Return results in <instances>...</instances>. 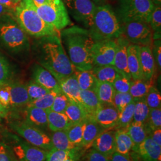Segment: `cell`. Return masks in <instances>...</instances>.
I'll use <instances>...</instances> for the list:
<instances>
[{
  "instance_id": "1",
  "label": "cell",
  "mask_w": 161,
  "mask_h": 161,
  "mask_svg": "<svg viewBox=\"0 0 161 161\" xmlns=\"http://www.w3.org/2000/svg\"><path fill=\"white\" fill-rule=\"evenodd\" d=\"M40 39L37 45V56L41 66L50 71L58 81L74 74L76 69L64 48L60 35Z\"/></svg>"
},
{
  "instance_id": "2",
  "label": "cell",
  "mask_w": 161,
  "mask_h": 161,
  "mask_svg": "<svg viewBox=\"0 0 161 161\" xmlns=\"http://www.w3.org/2000/svg\"><path fill=\"white\" fill-rule=\"evenodd\" d=\"M60 35L66 54L76 70H92V49L95 41L89 31L75 26L64 29Z\"/></svg>"
},
{
  "instance_id": "3",
  "label": "cell",
  "mask_w": 161,
  "mask_h": 161,
  "mask_svg": "<svg viewBox=\"0 0 161 161\" xmlns=\"http://www.w3.org/2000/svg\"><path fill=\"white\" fill-rule=\"evenodd\" d=\"M14 12L17 24L26 34L36 38L60 35V31L40 17L33 0H21Z\"/></svg>"
},
{
  "instance_id": "4",
  "label": "cell",
  "mask_w": 161,
  "mask_h": 161,
  "mask_svg": "<svg viewBox=\"0 0 161 161\" xmlns=\"http://www.w3.org/2000/svg\"><path fill=\"white\" fill-rule=\"evenodd\" d=\"M88 31L95 42L116 40L123 34L119 17L108 4L96 6L92 25Z\"/></svg>"
},
{
  "instance_id": "5",
  "label": "cell",
  "mask_w": 161,
  "mask_h": 161,
  "mask_svg": "<svg viewBox=\"0 0 161 161\" xmlns=\"http://www.w3.org/2000/svg\"><path fill=\"white\" fill-rule=\"evenodd\" d=\"M154 7L151 0H119L118 17L122 23L137 20L149 23Z\"/></svg>"
},
{
  "instance_id": "6",
  "label": "cell",
  "mask_w": 161,
  "mask_h": 161,
  "mask_svg": "<svg viewBox=\"0 0 161 161\" xmlns=\"http://www.w3.org/2000/svg\"><path fill=\"white\" fill-rule=\"evenodd\" d=\"M40 17L58 31L65 29L71 23L68 12L62 0H52L41 6H36Z\"/></svg>"
},
{
  "instance_id": "7",
  "label": "cell",
  "mask_w": 161,
  "mask_h": 161,
  "mask_svg": "<svg viewBox=\"0 0 161 161\" xmlns=\"http://www.w3.org/2000/svg\"><path fill=\"white\" fill-rule=\"evenodd\" d=\"M123 35L130 44L139 46L152 47L153 32L149 23L137 20L122 23Z\"/></svg>"
},
{
  "instance_id": "8",
  "label": "cell",
  "mask_w": 161,
  "mask_h": 161,
  "mask_svg": "<svg viewBox=\"0 0 161 161\" xmlns=\"http://www.w3.org/2000/svg\"><path fill=\"white\" fill-rule=\"evenodd\" d=\"M0 41L9 50L19 52L29 46L26 33L17 23L0 25Z\"/></svg>"
},
{
  "instance_id": "9",
  "label": "cell",
  "mask_w": 161,
  "mask_h": 161,
  "mask_svg": "<svg viewBox=\"0 0 161 161\" xmlns=\"http://www.w3.org/2000/svg\"><path fill=\"white\" fill-rule=\"evenodd\" d=\"M11 127L29 144L48 151L53 148L50 137L42 130L31 125L27 122H14L11 124Z\"/></svg>"
},
{
  "instance_id": "10",
  "label": "cell",
  "mask_w": 161,
  "mask_h": 161,
  "mask_svg": "<svg viewBox=\"0 0 161 161\" xmlns=\"http://www.w3.org/2000/svg\"><path fill=\"white\" fill-rule=\"evenodd\" d=\"M62 1L67 11L76 22L88 30L91 28L97 6L93 1L92 0H62Z\"/></svg>"
},
{
  "instance_id": "11",
  "label": "cell",
  "mask_w": 161,
  "mask_h": 161,
  "mask_svg": "<svg viewBox=\"0 0 161 161\" xmlns=\"http://www.w3.org/2000/svg\"><path fill=\"white\" fill-rule=\"evenodd\" d=\"M116 49L115 40L95 42L92 49L93 67L113 65Z\"/></svg>"
},
{
  "instance_id": "12",
  "label": "cell",
  "mask_w": 161,
  "mask_h": 161,
  "mask_svg": "<svg viewBox=\"0 0 161 161\" xmlns=\"http://www.w3.org/2000/svg\"><path fill=\"white\" fill-rule=\"evenodd\" d=\"M115 40L116 49L113 65L121 75L131 80V76L128 67L127 58V48L130 43L123 34Z\"/></svg>"
},
{
  "instance_id": "13",
  "label": "cell",
  "mask_w": 161,
  "mask_h": 161,
  "mask_svg": "<svg viewBox=\"0 0 161 161\" xmlns=\"http://www.w3.org/2000/svg\"><path fill=\"white\" fill-rule=\"evenodd\" d=\"M119 112L114 104H102L95 114L92 119L104 129L116 127Z\"/></svg>"
},
{
  "instance_id": "14",
  "label": "cell",
  "mask_w": 161,
  "mask_h": 161,
  "mask_svg": "<svg viewBox=\"0 0 161 161\" xmlns=\"http://www.w3.org/2000/svg\"><path fill=\"white\" fill-rule=\"evenodd\" d=\"M14 151L19 159L23 161H46L48 152L26 143L16 146Z\"/></svg>"
},
{
  "instance_id": "15",
  "label": "cell",
  "mask_w": 161,
  "mask_h": 161,
  "mask_svg": "<svg viewBox=\"0 0 161 161\" xmlns=\"http://www.w3.org/2000/svg\"><path fill=\"white\" fill-rule=\"evenodd\" d=\"M140 59L143 78L146 80H153L155 75L156 63L152 47L140 46Z\"/></svg>"
},
{
  "instance_id": "16",
  "label": "cell",
  "mask_w": 161,
  "mask_h": 161,
  "mask_svg": "<svg viewBox=\"0 0 161 161\" xmlns=\"http://www.w3.org/2000/svg\"><path fill=\"white\" fill-rule=\"evenodd\" d=\"M115 131H103L94 140L92 146L94 149L109 158L115 152Z\"/></svg>"
},
{
  "instance_id": "17",
  "label": "cell",
  "mask_w": 161,
  "mask_h": 161,
  "mask_svg": "<svg viewBox=\"0 0 161 161\" xmlns=\"http://www.w3.org/2000/svg\"><path fill=\"white\" fill-rule=\"evenodd\" d=\"M34 80L35 82L50 91L62 92L58 82L52 73L41 66H37L34 70Z\"/></svg>"
},
{
  "instance_id": "18",
  "label": "cell",
  "mask_w": 161,
  "mask_h": 161,
  "mask_svg": "<svg viewBox=\"0 0 161 161\" xmlns=\"http://www.w3.org/2000/svg\"><path fill=\"white\" fill-rule=\"evenodd\" d=\"M62 92L69 98L70 102L81 104L80 87L75 74L69 75L58 80Z\"/></svg>"
},
{
  "instance_id": "19",
  "label": "cell",
  "mask_w": 161,
  "mask_h": 161,
  "mask_svg": "<svg viewBox=\"0 0 161 161\" xmlns=\"http://www.w3.org/2000/svg\"><path fill=\"white\" fill-rule=\"evenodd\" d=\"M137 152L143 161H161V146L156 144L150 136L138 145Z\"/></svg>"
},
{
  "instance_id": "20",
  "label": "cell",
  "mask_w": 161,
  "mask_h": 161,
  "mask_svg": "<svg viewBox=\"0 0 161 161\" xmlns=\"http://www.w3.org/2000/svg\"><path fill=\"white\" fill-rule=\"evenodd\" d=\"M140 47L137 45L130 44L127 48L128 67L131 80L143 79L140 66Z\"/></svg>"
},
{
  "instance_id": "21",
  "label": "cell",
  "mask_w": 161,
  "mask_h": 161,
  "mask_svg": "<svg viewBox=\"0 0 161 161\" xmlns=\"http://www.w3.org/2000/svg\"><path fill=\"white\" fill-rule=\"evenodd\" d=\"M46 110L48 127L53 132L66 131L74 124L64 113H58L48 109Z\"/></svg>"
},
{
  "instance_id": "22",
  "label": "cell",
  "mask_w": 161,
  "mask_h": 161,
  "mask_svg": "<svg viewBox=\"0 0 161 161\" xmlns=\"http://www.w3.org/2000/svg\"><path fill=\"white\" fill-rule=\"evenodd\" d=\"M10 94V106L21 107L27 106L29 98L26 86L20 83L7 84Z\"/></svg>"
},
{
  "instance_id": "23",
  "label": "cell",
  "mask_w": 161,
  "mask_h": 161,
  "mask_svg": "<svg viewBox=\"0 0 161 161\" xmlns=\"http://www.w3.org/2000/svg\"><path fill=\"white\" fill-rule=\"evenodd\" d=\"M103 127L93 119H89L85 122V127L83 132V138L81 146L86 149L92 147L94 140L98 136L104 131Z\"/></svg>"
},
{
  "instance_id": "24",
  "label": "cell",
  "mask_w": 161,
  "mask_h": 161,
  "mask_svg": "<svg viewBox=\"0 0 161 161\" xmlns=\"http://www.w3.org/2000/svg\"><path fill=\"white\" fill-rule=\"evenodd\" d=\"M80 96L81 104L92 119L95 114L102 106L96 93L93 90H81Z\"/></svg>"
},
{
  "instance_id": "25",
  "label": "cell",
  "mask_w": 161,
  "mask_h": 161,
  "mask_svg": "<svg viewBox=\"0 0 161 161\" xmlns=\"http://www.w3.org/2000/svg\"><path fill=\"white\" fill-rule=\"evenodd\" d=\"M26 122L40 129L48 127L46 110L35 107H28L26 110Z\"/></svg>"
},
{
  "instance_id": "26",
  "label": "cell",
  "mask_w": 161,
  "mask_h": 161,
  "mask_svg": "<svg viewBox=\"0 0 161 161\" xmlns=\"http://www.w3.org/2000/svg\"><path fill=\"white\" fill-rule=\"evenodd\" d=\"M126 130L132 140V149H135L137 151L138 145L148 137L145 124L142 122L132 121L126 128Z\"/></svg>"
},
{
  "instance_id": "27",
  "label": "cell",
  "mask_w": 161,
  "mask_h": 161,
  "mask_svg": "<svg viewBox=\"0 0 161 161\" xmlns=\"http://www.w3.org/2000/svg\"><path fill=\"white\" fill-rule=\"evenodd\" d=\"M153 86V80L144 79L131 80L129 93L134 101L145 98L151 86Z\"/></svg>"
},
{
  "instance_id": "28",
  "label": "cell",
  "mask_w": 161,
  "mask_h": 161,
  "mask_svg": "<svg viewBox=\"0 0 161 161\" xmlns=\"http://www.w3.org/2000/svg\"><path fill=\"white\" fill-rule=\"evenodd\" d=\"M115 152L123 155H128L133 147L132 140L126 128H118L115 131Z\"/></svg>"
},
{
  "instance_id": "29",
  "label": "cell",
  "mask_w": 161,
  "mask_h": 161,
  "mask_svg": "<svg viewBox=\"0 0 161 161\" xmlns=\"http://www.w3.org/2000/svg\"><path fill=\"white\" fill-rule=\"evenodd\" d=\"M64 114L74 124L85 122L87 120L92 119L82 104L70 101L65 110Z\"/></svg>"
},
{
  "instance_id": "30",
  "label": "cell",
  "mask_w": 161,
  "mask_h": 161,
  "mask_svg": "<svg viewBox=\"0 0 161 161\" xmlns=\"http://www.w3.org/2000/svg\"><path fill=\"white\" fill-rule=\"evenodd\" d=\"M92 70L99 82H107L112 84L115 79L121 75L114 65L94 66Z\"/></svg>"
},
{
  "instance_id": "31",
  "label": "cell",
  "mask_w": 161,
  "mask_h": 161,
  "mask_svg": "<svg viewBox=\"0 0 161 161\" xmlns=\"http://www.w3.org/2000/svg\"><path fill=\"white\" fill-rule=\"evenodd\" d=\"M94 92L102 104H114L115 91L112 84L98 81Z\"/></svg>"
},
{
  "instance_id": "32",
  "label": "cell",
  "mask_w": 161,
  "mask_h": 161,
  "mask_svg": "<svg viewBox=\"0 0 161 161\" xmlns=\"http://www.w3.org/2000/svg\"><path fill=\"white\" fill-rule=\"evenodd\" d=\"M75 75L81 90H95L98 80L92 70H76Z\"/></svg>"
},
{
  "instance_id": "33",
  "label": "cell",
  "mask_w": 161,
  "mask_h": 161,
  "mask_svg": "<svg viewBox=\"0 0 161 161\" xmlns=\"http://www.w3.org/2000/svg\"><path fill=\"white\" fill-rule=\"evenodd\" d=\"M53 147L62 150H73L76 146L69 140L66 131H58L52 134L50 137Z\"/></svg>"
},
{
  "instance_id": "34",
  "label": "cell",
  "mask_w": 161,
  "mask_h": 161,
  "mask_svg": "<svg viewBox=\"0 0 161 161\" xmlns=\"http://www.w3.org/2000/svg\"><path fill=\"white\" fill-rule=\"evenodd\" d=\"M135 106L134 109L133 121L146 124L147 121L150 109L146 102L145 98L135 101Z\"/></svg>"
},
{
  "instance_id": "35",
  "label": "cell",
  "mask_w": 161,
  "mask_h": 161,
  "mask_svg": "<svg viewBox=\"0 0 161 161\" xmlns=\"http://www.w3.org/2000/svg\"><path fill=\"white\" fill-rule=\"evenodd\" d=\"M149 25L153 32V40H161V7L155 6L150 18Z\"/></svg>"
},
{
  "instance_id": "36",
  "label": "cell",
  "mask_w": 161,
  "mask_h": 161,
  "mask_svg": "<svg viewBox=\"0 0 161 161\" xmlns=\"http://www.w3.org/2000/svg\"><path fill=\"white\" fill-rule=\"evenodd\" d=\"M136 102L133 100L125 108L119 113L116 127L118 128H126L133 121L134 109Z\"/></svg>"
},
{
  "instance_id": "37",
  "label": "cell",
  "mask_w": 161,
  "mask_h": 161,
  "mask_svg": "<svg viewBox=\"0 0 161 161\" xmlns=\"http://www.w3.org/2000/svg\"><path fill=\"white\" fill-rule=\"evenodd\" d=\"M84 127L85 122L74 124L66 130L70 141L76 147L82 144Z\"/></svg>"
},
{
  "instance_id": "38",
  "label": "cell",
  "mask_w": 161,
  "mask_h": 161,
  "mask_svg": "<svg viewBox=\"0 0 161 161\" xmlns=\"http://www.w3.org/2000/svg\"><path fill=\"white\" fill-rule=\"evenodd\" d=\"M58 94V92L51 91L50 92L47 93L40 98L30 102L27 105V106L35 107L44 110L50 109L54 102V100Z\"/></svg>"
},
{
  "instance_id": "39",
  "label": "cell",
  "mask_w": 161,
  "mask_h": 161,
  "mask_svg": "<svg viewBox=\"0 0 161 161\" xmlns=\"http://www.w3.org/2000/svg\"><path fill=\"white\" fill-rule=\"evenodd\" d=\"M29 96V103L42 97L51 91L34 81H31L26 86Z\"/></svg>"
},
{
  "instance_id": "40",
  "label": "cell",
  "mask_w": 161,
  "mask_h": 161,
  "mask_svg": "<svg viewBox=\"0 0 161 161\" xmlns=\"http://www.w3.org/2000/svg\"><path fill=\"white\" fill-rule=\"evenodd\" d=\"M145 100L149 109L161 108V93L154 86L150 88L145 97Z\"/></svg>"
},
{
  "instance_id": "41",
  "label": "cell",
  "mask_w": 161,
  "mask_h": 161,
  "mask_svg": "<svg viewBox=\"0 0 161 161\" xmlns=\"http://www.w3.org/2000/svg\"><path fill=\"white\" fill-rule=\"evenodd\" d=\"M72 157H74L72 150H62L53 147L48 150L46 161H64Z\"/></svg>"
},
{
  "instance_id": "42",
  "label": "cell",
  "mask_w": 161,
  "mask_h": 161,
  "mask_svg": "<svg viewBox=\"0 0 161 161\" xmlns=\"http://www.w3.org/2000/svg\"><path fill=\"white\" fill-rule=\"evenodd\" d=\"M132 100V97L129 92L121 93L115 92L114 97V105L120 113Z\"/></svg>"
},
{
  "instance_id": "43",
  "label": "cell",
  "mask_w": 161,
  "mask_h": 161,
  "mask_svg": "<svg viewBox=\"0 0 161 161\" xmlns=\"http://www.w3.org/2000/svg\"><path fill=\"white\" fill-rule=\"evenodd\" d=\"M70 103L69 98L62 92H60L56 95L54 100L52 107L50 109L58 113H64L68 105Z\"/></svg>"
},
{
  "instance_id": "44",
  "label": "cell",
  "mask_w": 161,
  "mask_h": 161,
  "mask_svg": "<svg viewBox=\"0 0 161 161\" xmlns=\"http://www.w3.org/2000/svg\"><path fill=\"white\" fill-rule=\"evenodd\" d=\"M153 131L161 128V108L150 109L149 114L146 122Z\"/></svg>"
},
{
  "instance_id": "45",
  "label": "cell",
  "mask_w": 161,
  "mask_h": 161,
  "mask_svg": "<svg viewBox=\"0 0 161 161\" xmlns=\"http://www.w3.org/2000/svg\"><path fill=\"white\" fill-rule=\"evenodd\" d=\"M10 77L9 64L2 55L0 54V87L8 84Z\"/></svg>"
},
{
  "instance_id": "46",
  "label": "cell",
  "mask_w": 161,
  "mask_h": 161,
  "mask_svg": "<svg viewBox=\"0 0 161 161\" xmlns=\"http://www.w3.org/2000/svg\"><path fill=\"white\" fill-rule=\"evenodd\" d=\"M131 80H128L123 75H119L112 83L115 92L121 93L129 92Z\"/></svg>"
},
{
  "instance_id": "47",
  "label": "cell",
  "mask_w": 161,
  "mask_h": 161,
  "mask_svg": "<svg viewBox=\"0 0 161 161\" xmlns=\"http://www.w3.org/2000/svg\"><path fill=\"white\" fill-rule=\"evenodd\" d=\"M152 47V53L155 60L158 68L161 70V40H153Z\"/></svg>"
},
{
  "instance_id": "48",
  "label": "cell",
  "mask_w": 161,
  "mask_h": 161,
  "mask_svg": "<svg viewBox=\"0 0 161 161\" xmlns=\"http://www.w3.org/2000/svg\"><path fill=\"white\" fill-rule=\"evenodd\" d=\"M0 103L6 108L10 106V94L7 84L0 87Z\"/></svg>"
},
{
  "instance_id": "49",
  "label": "cell",
  "mask_w": 161,
  "mask_h": 161,
  "mask_svg": "<svg viewBox=\"0 0 161 161\" xmlns=\"http://www.w3.org/2000/svg\"><path fill=\"white\" fill-rule=\"evenodd\" d=\"M88 161H109V158L93 149L88 155Z\"/></svg>"
},
{
  "instance_id": "50",
  "label": "cell",
  "mask_w": 161,
  "mask_h": 161,
  "mask_svg": "<svg viewBox=\"0 0 161 161\" xmlns=\"http://www.w3.org/2000/svg\"><path fill=\"white\" fill-rule=\"evenodd\" d=\"M0 161H13L5 145L0 143Z\"/></svg>"
},
{
  "instance_id": "51",
  "label": "cell",
  "mask_w": 161,
  "mask_h": 161,
  "mask_svg": "<svg viewBox=\"0 0 161 161\" xmlns=\"http://www.w3.org/2000/svg\"><path fill=\"white\" fill-rule=\"evenodd\" d=\"M109 161H130L128 155H123L115 152L111 156Z\"/></svg>"
},
{
  "instance_id": "52",
  "label": "cell",
  "mask_w": 161,
  "mask_h": 161,
  "mask_svg": "<svg viewBox=\"0 0 161 161\" xmlns=\"http://www.w3.org/2000/svg\"><path fill=\"white\" fill-rule=\"evenodd\" d=\"M150 137L156 144L161 146V128H158L153 131Z\"/></svg>"
},
{
  "instance_id": "53",
  "label": "cell",
  "mask_w": 161,
  "mask_h": 161,
  "mask_svg": "<svg viewBox=\"0 0 161 161\" xmlns=\"http://www.w3.org/2000/svg\"><path fill=\"white\" fill-rule=\"evenodd\" d=\"M0 4L4 6L6 8L14 10L17 4L14 3L12 0H0Z\"/></svg>"
},
{
  "instance_id": "54",
  "label": "cell",
  "mask_w": 161,
  "mask_h": 161,
  "mask_svg": "<svg viewBox=\"0 0 161 161\" xmlns=\"http://www.w3.org/2000/svg\"><path fill=\"white\" fill-rule=\"evenodd\" d=\"M7 113H8L7 109L0 103V117L5 118L7 115Z\"/></svg>"
},
{
  "instance_id": "55",
  "label": "cell",
  "mask_w": 161,
  "mask_h": 161,
  "mask_svg": "<svg viewBox=\"0 0 161 161\" xmlns=\"http://www.w3.org/2000/svg\"><path fill=\"white\" fill-rule=\"evenodd\" d=\"M10 10H11L6 8L4 6H3L1 4H0V17L3 16V15H5L7 13H8V12H10Z\"/></svg>"
},
{
  "instance_id": "56",
  "label": "cell",
  "mask_w": 161,
  "mask_h": 161,
  "mask_svg": "<svg viewBox=\"0 0 161 161\" xmlns=\"http://www.w3.org/2000/svg\"><path fill=\"white\" fill-rule=\"evenodd\" d=\"M52 0H33L36 6H41L50 2Z\"/></svg>"
},
{
  "instance_id": "57",
  "label": "cell",
  "mask_w": 161,
  "mask_h": 161,
  "mask_svg": "<svg viewBox=\"0 0 161 161\" xmlns=\"http://www.w3.org/2000/svg\"><path fill=\"white\" fill-rule=\"evenodd\" d=\"M92 1H93L96 5L98 6V5H102V4H103L105 0H92Z\"/></svg>"
},
{
  "instance_id": "58",
  "label": "cell",
  "mask_w": 161,
  "mask_h": 161,
  "mask_svg": "<svg viewBox=\"0 0 161 161\" xmlns=\"http://www.w3.org/2000/svg\"><path fill=\"white\" fill-rule=\"evenodd\" d=\"M155 6H161V0H151Z\"/></svg>"
},
{
  "instance_id": "59",
  "label": "cell",
  "mask_w": 161,
  "mask_h": 161,
  "mask_svg": "<svg viewBox=\"0 0 161 161\" xmlns=\"http://www.w3.org/2000/svg\"><path fill=\"white\" fill-rule=\"evenodd\" d=\"M74 157H72V158H70L67 159L66 160H65L64 161H74Z\"/></svg>"
},
{
  "instance_id": "60",
  "label": "cell",
  "mask_w": 161,
  "mask_h": 161,
  "mask_svg": "<svg viewBox=\"0 0 161 161\" xmlns=\"http://www.w3.org/2000/svg\"><path fill=\"white\" fill-rule=\"evenodd\" d=\"M20 1H21V0H12V1H13L14 3L16 4H18V3H19Z\"/></svg>"
},
{
  "instance_id": "61",
  "label": "cell",
  "mask_w": 161,
  "mask_h": 161,
  "mask_svg": "<svg viewBox=\"0 0 161 161\" xmlns=\"http://www.w3.org/2000/svg\"><path fill=\"white\" fill-rule=\"evenodd\" d=\"M0 121H1V118H0Z\"/></svg>"
},
{
  "instance_id": "62",
  "label": "cell",
  "mask_w": 161,
  "mask_h": 161,
  "mask_svg": "<svg viewBox=\"0 0 161 161\" xmlns=\"http://www.w3.org/2000/svg\"></svg>"
}]
</instances>
